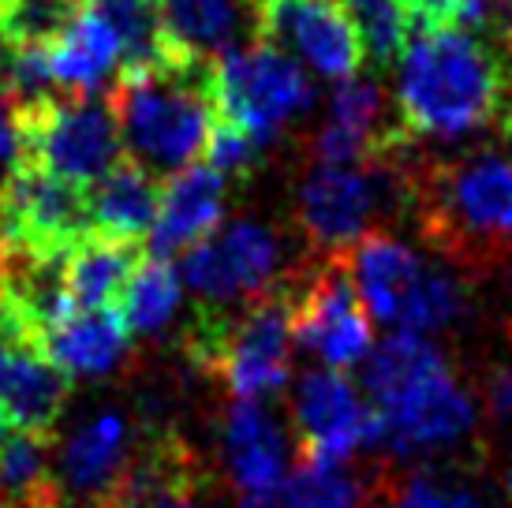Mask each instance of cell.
<instances>
[{
	"label": "cell",
	"mask_w": 512,
	"mask_h": 508,
	"mask_svg": "<svg viewBox=\"0 0 512 508\" xmlns=\"http://www.w3.org/2000/svg\"><path fill=\"white\" fill-rule=\"evenodd\" d=\"M83 8L86 0H12V12L0 19V38L8 45H49Z\"/></svg>",
	"instance_id": "cell-31"
},
{
	"label": "cell",
	"mask_w": 512,
	"mask_h": 508,
	"mask_svg": "<svg viewBox=\"0 0 512 508\" xmlns=\"http://www.w3.org/2000/svg\"><path fill=\"white\" fill-rule=\"evenodd\" d=\"M292 292L262 296L247 311L228 322L214 374L228 381L236 400H258L285 389L292 374Z\"/></svg>",
	"instance_id": "cell-11"
},
{
	"label": "cell",
	"mask_w": 512,
	"mask_h": 508,
	"mask_svg": "<svg viewBox=\"0 0 512 508\" xmlns=\"http://www.w3.org/2000/svg\"><path fill=\"white\" fill-rule=\"evenodd\" d=\"M255 23L262 42L311 68L322 79H356L367 45L344 0H255Z\"/></svg>",
	"instance_id": "cell-8"
},
{
	"label": "cell",
	"mask_w": 512,
	"mask_h": 508,
	"mask_svg": "<svg viewBox=\"0 0 512 508\" xmlns=\"http://www.w3.org/2000/svg\"><path fill=\"white\" fill-rule=\"evenodd\" d=\"M221 213H225V176L214 165L195 161L187 169L172 172L169 184L161 187L150 247L157 258L191 251L195 243L221 228Z\"/></svg>",
	"instance_id": "cell-15"
},
{
	"label": "cell",
	"mask_w": 512,
	"mask_h": 508,
	"mask_svg": "<svg viewBox=\"0 0 512 508\" xmlns=\"http://www.w3.org/2000/svg\"><path fill=\"white\" fill-rule=\"evenodd\" d=\"M90 232V187L23 165L0 191V236L12 258H68Z\"/></svg>",
	"instance_id": "cell-7"
},
{
	"label": "cell",
	"mask_w": 512,
	"mask_h": 508,
	"mask_svg": "<svg viewBox=\"0 0 512 508\" xmlns=\"http://www.w3.org/2000/svg\"><path fill=\"white\" fill-rule=\"evenodd\" d=\"M285 434L258 400H236L225 415V460L240 497L285 486Z\"/></svg>",
	"instance_id": "cell-19"
},
{
	"label": "cell",
	"mask_w": 512,
	"mask_h": 508,
	"mask_svg": "<svg viewBox=\"0 0 512 508\" xmlns=\"http://www.w3.org/2000/svg\"><path fill=\"white\" fill-rule=\"evenodd\" d=\"M120 42L113 27L94 8H83L72 23L49 42V68L64 98H90L120 68Z\"/></svg>",
	"instance_id": "cell-21"
},
{
	"label": "cell",
	"mask_w": 512,
	"mask_h": 508,
	"mask_svg": "<svg viewBox=\"0 0 512 508\" xmlns=\"http://www.w3.org/2000/svg\"><path fill=\"white\" fill-rule=\"evenodd\" d=\"M445 508H483V505H479V497L468 494V490H453V494H449V505H445Z\"/></svg>",
	"instance_id": "cell-36"
},
{
	"label": "cell",
	"mask_w": 512,
	"mask_h": 508,
	"mask_svg": "<svg viewBox=\"0 0 512 508\" xmlns=\"http://www.w3.org/2000/svg\"><path fill=\"white\" fill-rule=\"evenodd\" d=\"M161 184L139 161L120 157L113 169L90 187V225L98 236L143 243L154 232Z\"/></svg>",
	"instance_id": "cell-20"
},
{
	"label": "cell",
	"mask_w": 512,
	"mask_h": 508,
	"mask_svg": "<svg viewBox=\"0 0 512 508\" xmlns=\"http://www.w3.org/2000/svg\"><path fill=\"white\" fill-rule=\"evenodd\" d=\"M400 176L385 165H322L303 180L296 195V217L303 236L326 254L352 251L370 225L400 202Z\"/></svg>",
	"instance_id": "cell-6"
},
{
	"label": "cell",
	"mask_w": 512,
	"mask_h": 508,
	"mask_svg": "<svg viewBox=\"0 0 512 508\" xmlns=\"http://www.w3.org/2000/svg\"><path fill=\"white\" fill-rule=\"evenodd\" d=\"M490 400H494V408H498L501 415H512V370L498 374L494 389H490Z\"/></svg>",
	"instance_id": "cell-35"
},
{
	"label": "cell",
	"mask_w": 512,
	"mask_h": 508,
	"mask_svg": "<svg viewBox=\"0 0 512 508\" xmlns=\"http://www.w3.org/2000/svg\"><path fill=\"white\" fill-rule=\"evenodd\" d=\"M505 486H509V497H512V467H509V475H505Z\"/></svg>",
	"instance_id": "cell-41"
},
{
	"label": "cell",
	"mask_w": 512,
	"mask_h": 508,
	"mask_svg": "<svg viewBox=\"0 0 512 508\" xmlns=\"http://www.w3.org/2000/svg\"><path fill=\"white\" fill-rule=\"evenodd\" d=\"M460 314H464V292H460V284H456L453 277H445V273L427 266L423 281L415 284L412 299H408L404 311H400L397 329L427 337V333H438L445 325H453Z\"/></svg>",
	"instance_id": "cell-30"
},
{
	"label": "cell",
	"mask_w": 512,
	"mask_h": 508,
	"mask_svg": "<svg viewBox=\"0 0 512 508\" xmlns=\"http://www.w3.org/2000/svg\"><path fill=\"white\" fill-rule=\"evenodd\" d=\"M258 146L247 131H240L236 124H228V120H217L214 131H210V142H206V154H202V161L206 165H214L221 176H243V172L255 165L258 157Z\"/></svg>",
	"instance_id": "cell-32"
},
{
	"label": "cell",
	"mask_w": 512,
	"mask_h": 508,
	"mask_svg": "<svg viewBox=\"0 0 512 508\" xmlns=\"http://www.w3.org/2000/svg\"><path fill=\"white\" fill-rule=\"evenodd\" d=\"M251 4H255V0H251Z\"/></svg>",
	"instance_id": "cell-44"
},
{
	"label": "cell",
	"mask_w": 512,
	"mask_h": 508,
	"mask_svg": "<svg viewBox=\"0 0 512 508\" xmlns=\"http://www.w3.org/2000/svg\"><path fill=\"white\" fill-rule=\"evenodd\" d=\"M139 262H143V247L139 243L90 232L68 254V266H64L68 296H72L75 311H105V307H116Z\"/></svg>",
	"instance_id": "cell-23"
},
{
	"label": "cell",
	"mask_w": 512,
	"mask_h": 508,
	"mask_svg": "<svg viewBox=\"0 0 512 508\" xmlns=\"http://www.w3.org/2000/svg\"><path fill=\"white\" fill-rule=\"evenodd\" d=\"M344 262H348L352 284L367 314L382 325H397L404 303L412 299L415 284L427 273V262L408 243L382 236V232L363 236L352 251H344Z\"/></svg>",
	"instance_id": "cell-18"
},
{
	"label": "cell",
	"mask_w": 512,
	"mask_h": 508,
	"mask_svg": "<svg viewBox=\"0 0 512 508\" xmlns=\"http://www.w3.org/2000/svg\"><path fill=\"white\" fill-rule=\"evenodd\" d=\"M292 340L329 370H348L370 355V314L344 254H329L292 292Z\"/></svg>",
	"instance_id": "cell-9"
},
{
	"label": "cell",
	"mask_w": 512,
	"mask_h": 508,
	"mask_svg": "<svg viewBox=\"0 0 512 508\" xmlns=\"http://www.w3.org/2000/svg\"><path fill=\"white\" fill-rule=\"evenodd\" d=\"M281 240L266 225L236 221L180 254V277L206 303H258L273 292Z\"/></svg>",
	"instance_id": "cell-10"
},
{
	"label": "cell",
	"mask_w": 512,
	"mask_h": 508,
	"mask_svg": "<svg viewBox=\"0 0 512 508\" xmlns=\"http://www.w3.org/2000/svg\"><path fill=\"white\" fill-rule=\"evenodd\" d=\"M57 494L49 486V434L19 430L0 449V508H23Z\"/></svg>",
	"instance_id": "cell-28"
},
{
	"label": "cell",
	"mask_w": 512,
	"mask_h": 508,
	"mask_svg": "<svg viewBox=\"0 0 512 508\" xmlns=\"http://www.w3.org/2000/svg\"><path fill=\"white\" fill-rule=\"evenodd\" d=\"M180 307V277L176 269L165 262V258H146L135 266L124 296L116 303V311L124 314L128 322V333H139V337H154L165 325L172 322V314Z\"/></svg>",
	"instance_id": "cell-26"
},
{
	"label": "cell",
	"mask_w": 512,
	"mask_h": 508,
	"mask_svg": "<svg viewBox=\"0 0 512 508\" xmlns=\"http://www.w3.org/2000/svg\"><path fill=\"white\" fill-rule=\"evenodd\" d=\"M4 277H8V247H4V236H0V288H4Z\"/></svg>",
	"instance_id": "cell-38"
},
{
	"label": "cell",
	"mask_w": 512,
	"mask_h": 508,
	"mask_svg": "<svg viewBox=\"0 0 512 508\" xmlns=\"http://www.w3.org/2000/svg\"><path fill=\"white\" fill-rule=\"evenodd\" d=\"M12 415H8V411H4V408H0V449H4V441H8V438H12Z\"/></svg>",
	"instance_id": "cell-37"
},
{
	"label": "cell",
	"mask_w": 512,
	"mask_h": 508,
	"mask_svg": "<svg viewBox=\"0 0 512 508\" xmlns=\"http://www.w3.org/2000/svg\"><path fill=\"white\" fill-rule=\"evenodd\" d=\"M509 329H512V314H509Z\"/></svg>",
	"instance_id": "cell-43"
},
{
	"label": "cell",
	"mask_w": 512,
	"mask_h": 508,
	"mask_svg": "<svg viewBox=\"0 0 512 508\" xmlns=\"http://www.w3.org/2000/svg\"><path fill=\"white\" fill-rule=\"evenodd\" d=\"M131 471L128 423L120 411H105L83 426L60 456V479L75 497L109 508Z\"/></svg>",
	"instance_id": "cell-16"
},
{
	"label": "cell",
	"mask_w": 512,
	"mask_h": 508,
	"mask_svg": "<svg viewBox=\"0 0 512 508\" xmlns=\"http://www.w3.org/2000/svg\"><path fill=\"white\" fill-rule=\"evenodd\" d=\"M27 165V150H23V120H19V105L0 86V191L8 187L15 172Z\"/></svg>",
	"instance_id": "cell-33"
},
{
	"label": "cell",
	"mask_w": 512,
	"mask_h": 508,
	"mask_svg": "<svg viewBox=\"0 0 512 508\" xmlns=\"http://www.w3.org/2000/svg\"><path fill=\"white\" fill-rule=\"evenodd\" d=\"M385 419V445L397 456L453 445L475 426V404L445 363L415 374L382 400H370Z\"/></svg>",
	"instance_id": "cell-12"
},
{
	"label": "cell",
	"mask_w": 512,
	"mask_h": 508,
	"mask_svg": "<svg viewBox=\"0 0 512 508\" xmlns=\"http://www.w3.org/2000/svg\"><path fill=\"white\" fill-rule=\"evenodd\" d=\"M217 120H228L262 146L296 113L311 109L314 86L296 60L270 42L232 45L214 60Z\"/></svg>",
	"instance_id": "cell-4"
},
{
	"label": "cell",
	"mask_w": 512,
	"mask_h": 508,
	"mask_svg": "<svg viewBox=\"0 0 512 508\" xmlns=\"http://www.w3.org/2000/svg\"><path fill=\"white\" fill-rule=\"evenodd\" d=\"M86 8H94L113 27L120 53H124L120 71L154 68L180 49V42L165 27L161 0H86Z\"/></svg>",
	"instance_id": "cell-24"
},
{
	"label": "cell",
	"mask_w": 512,
	"mask_h": 508,
	"mask_svg": "<svg viewBox=\"0 0 512 508\" xmlns=\"http://www.w3.org/2000/svg\"><path fill=\"white\" fill-rule=\"evenodd\" d=\"M427 232L456 258L483 262L512 251V161L471 157L427 191Z\"/></svg>",
	"instance_id": "cell-3"
},
{
	"label": "cell",
	"mask_w": 512,
	"mask_h": 508,
	"mask_svg": "<svg viewBox=\"0 0 512 508\" xmlns=\"http://www.w3.org/2000/svg\"><path fill=\"white\" fill-rule=\"evenodd\" d=\"M296 430L299 452L326 460V464H348V456L363 449V419L367 404L359 400L344 370H311L296 389Z\"/></svg>",
	"instance_id": "cell-13"
},
{
	"label": "cell",
	"mask_w": 512,
	"mask_h": 508,
	"mask_svg": "<svg viewBox=\"0 0 512 508\" xmlns=\"http://www.w3.org/2000/svg\"><path fill=\"white\" fill-rule=\"evenodd\" d=\"M505 86L501 57L471 30L419 27L400 57V124L412 135L460 139L505 109Z\"/></svg>",
	"instance_id": "cell-2"
},
{
	"label": "cell",
	"mask_w": 512,
	"mask_h": 508,
	"mask_svg": "<svg viewBox=\"0 0 512 508\" xmlns=\"http://www.w3.org/2000/svg\"><path fill=\"white\" fill-rule=\"evenodd\" d=\"M105 101L124 154L154 176H172L206 154L217 124L214 64L180 45L154 68L120 71Z\"/></svg>",
	"instance_id": "cell-1"
},
{
	"label": "cell",
	"mask_w": 512,
	"mask_h": 508,
	"mask_svg": "<svg viewBox=\"0 0 512 508\" xmlns=\"http://www.w3.org/2000/svg\"><path fill=\"white\" fill-rule=\"evenodd\" d=\"M400 139L404 131L385 124L382 90L367 79H348L329 101V124L314 139V157L322 165H370Z\"/></svg>",
	"instance_id": "cell-14"
},
{
	"label": "cell",
	"mask_w": 512,
	"mask_h": 508,
	"mask_svg": "<svg viewBox=\"0 0 512 508\" xmlns=\"http://www.w3.org/2000/svg\"><path fill=\"white\" fill-rule=\"evenodd\" d=\"M449 494H453V490H441L430 475L415 471V475H408V479L393 490V508H445L449 505Z\"/></svg>",
	"instance_id": "cell-34"
},
{
	"label": "cell",
	"mask_w": 512,
	"mask_h": 508,
	"mask_svg": "<svg viewBox=\"0 0 512 508\" xmlns=\"http://www.w3.org/2000/svg\"><path fill=\"white\" fill-rule=\"evenodd\" d=\"M8 12H12V0H0V19H4Z\"/></svg>",
	"instance_id": "cell-40"
},
{
	"label": "cell",
	"mask_w": 512,
	"mask_h": 508,
	"mask_svg": "<svg viewBox=\"0 0 512 508\" xmlns=\"http://www.w3.org/2000/svg\"><path fill=\"white\" fill-rule=\"evenodd\" d=\"M404 4H408V12H412V8H415V4H419V0H404Z\"/></svg>",
	"instance_id": "cell-42"
},
{
	"label": "cell",
	"mask_w": 512,
	"mask_h": 508,
	"mask_svg": "<svg viewBox=\"0 0 512 508\" xmlns=\"http://www.w3.org/2000/svg\"><path fill=\"white\" fill-rule=\"evenodd\" d=\"M68 400V374L45 344H0V408L19 430L49 434Z\"/></svg>",
	"instance_id": "cell-17"
},
{
	"label": "cell",
	"mask_w": 512,
	"mask_h": 508,
	"mask_svg": "<svg viewBox=\"0 0 512 508\" xmlns=\"http://www.w3.org/2000/svg\"><path fill=\"white\" fill-rule=\"evenodd\" d=\"M344 4H348L359 34H363L367 60L385 68L397 57H404L408 27H412V12L404 0H344Z\"/></svg>",
	"instance_id": "cell-29"
},
{
	"label": "cell",
	"mask_w": 512,
	"mask_h": 508,
	"mask_svg": "<svg viewBox=\"0 0 512 508\" xmlns=\"http://www.w3.org/2000/svg\"><path fill=\"white\" fill-rule=\"evenodd\" d=\"M23 508H60V505H57V494H49V497H38V501H30V505H23Z\"/></svg>",
	"instance_id": "cell-39"
},
{
	"label": "cell",
	"mask_w": 512,
	"mask_h": 508,
	"mask_svg": "<svg viewBox=\"0 0 512 508\" xmlns=\"http://www.w3.org/2000/svg\"><path fill=\"white\" fill-rule=\"evenodd\" d=\"M161 8H165V27L172 38L199 57L225 53L240 34L243 0H161Z\"/></svg>",
	"instance_id": "cell-25"
},
{
	"label": "cell",
	"mask_w": 512,
	"mask_h": 508,
	"mask_svg": "<svg viewBox=\"0 0 512 508\" xmlns=\"http://www.w3.org/2000/svg\"><path fill=\"white\" fill-rule=\"evenodd\" d=\"M128 322L116 307L75 311L45 333V352L68 378H98L120 367L128 355Z\"/></svg>",
	"instance_id": "cell-22"
},
{
	"label": "cell",
	"mask_w": 512,
	"mask_h": 508,
	"mask_svg": "<svg viewBox=\"0 0 512 508\" xmlns=\"http://www.w3.org/2000/svg\"><path fill=\"white\" fill-rule=\"evenodd\" d=\"M19 120L27 165H38L75 187H94L124 154L109 101L57 98L19 109Z\"/></svg>",
	"instance_id": "cell-5"
},
{
	"label": "cell",
	"mask_w": 512,
	"mask_h": 508,
	"mask_svg": "<svg viewBox=\"0 0 512 508\" xmlns=\"http://www.w3.org/2000/svg\"><path fill=\"white\" fill-rule=\"evenodd\" d=\"M281 508H370V497L344 464H326L299 452L281 486Z\"/></svg>",
	"instance_id": "cell-27"
}]
</instances>
